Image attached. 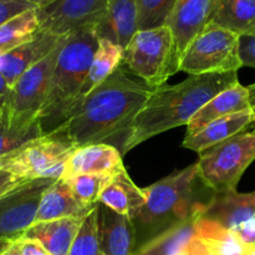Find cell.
Masks as SVG:
<instances>
[{
	"mask_svg": "<svg viewBox=\"0 0 255 255\" xmlns=\"http://www.w3.org/2000/svg\"><path fill=\"white\" fill-rule=\"evenodd\" d=\"M238 71L189 76L177 85L154 89L127 128L121 146L125 154L159 133L188 125L216 95L238 84Z\"/></svg>",
	"mask_w": 255,
	"mask_h": 255,
	"instance_id": "cell-2",
	"label": "cell"
},
{
	"mask_svg": "<svg viewBox=\"0 0 255 255\" xmlns=\"http://www.w3.org/2000/svg\"><path fill=\"white\" fill-rule=\"evenodd\" d=\"M248 110H251L248 89L238 82L216 95L192 117L187 125L186 136L194 134L216 120Z\"/></svg>",
	"mask_w": 255,
	"mask_h": 255,
	"instance_id": "cell-19",
	"label": "cell"
},
{
	"mask_svg": "<svg viewBox=\"0 0 255 255\" xmlns=\"http://www.w3.org/2000/svg\"><path fill=\"white\" fill-rule=\"evenodd\" d=\"M66 39L67 35H65L46 57L25 71L11 87L5 112V122L7 125L26 127L39 121V115L49 95L50 82L60 51Z\"/></svg>",
	"mask_w": 255,
	"mask_h": 255,
	"instance_id": "cell-8",
	"label": "cell"
},
{
	"mask_svg": "<svg viewBox=\"0 0 255 255\" xmlns=\"http://www.w3.org/2000/svg\"><path fill=\"white\" fill-rule=\"evenodd\" d=\"M218 0H176L167 26L172 30L179 64L192 41L208 26Z\"/></svg>",
	"mask_w": 255,
	"mask_h": 255,
	"instance_id": "cell-12",
	"label": "cell"
},
{
	"mask_svg": "<svg viewBox=\"0 0 255 255\" xmlns=\"http://www.w3.org/2000/svg\"><path fill=\"white\" fill-rule=\"evenodd\" d=\"M64 36L39 30L29 41L0 56V72L10 89L25 71L46 57L60 44Z\"/></svg>",
	"mask_w": 255,
	"mask_h": 255,
	"instance_id": "cell-14",
	"label": "cell"
},
{
	"mask_svg": "<svg viewBox=\"0 0 255 255\" xmlns=\"http://www.w3.org/2000/svg\"><path fill=\"white\" fill-rule=\"evenodd\" d=\"M92 208L84 206L65 179H56L44 193L36 222H50L64 218H85Z\"/></svg>",
	"mask_w": 255,
	"mask_h": 255,
	"instance_id": "cell-22",
	"label": "cell"
},
{
	"mask_svg": "<svg viewBox=\"0 0 255 255\" xmlns=\"http://www.w3.org/2000/svg\"><path fill=\"white\" fill-rule=\"evenodd\" d=\"M239 47L241 36L209 22L187 47L179 71L189 76L238 71L243 67Z\"/></svg>",
	"mask_w": 255,
	"mask_h": 255,
	"instance_id": "cell-7",
	"label": "cell"
},
{
	"mask_svg": "<svg viewBox=\"0 0 255 255\" xmlns=\"http://www.w3.org/2000/svg\"><path fill=\"white\" fill-rule=\"evenodd\" d=\"M97 224L102 252L105 255H133L134 227L127 216L116 213L97 203Z\"/></svg>",
	"mask_w": 255,
	"mask_h": 255,
	"instance_id": "cell-16",
	"label": "cell"
},
{
	"mask_svg": "<svg viewBox=\"0 0 255 255\" xmlns=\"http://www.w3.org/2000/svg\"><path fill=\"white\" fill-rule=\"evenodd\" d=\"M153 92L144 82L129 79L121 67L97 86L60 128L76 147L104 143L126 133Z\"/></svg>",
	"mask_w": 255,
	"mask_h": 255,
	"instance_id": "cell-1",
	"label": "cell"
},
{
	"mask_svg": "<svg viewBox=\"0 0 255 255\" xmlns=\"http://www.w3.org/2000/svg\"><path fill=\"white\" fill-rule=\"evenodd\" d=\"M52 1H55V0H49V1H47V4H50V2H52ZM46 4V5H47Z\"/></svg>",
	"mask_w": 255,
	"mask_h": 255,
	"instance_id": "cell-43",
	"label": "cell"
},
{
	"mask_svg": "<svg viewBox=\"0 0 255 255\" xmlns=\"http://www.w3.org/2000/svg\"><path fill=\"white\" fill-rule=\"evenodd\" d=\"M197 178V164L194 163L142 188L146 203L136 221L147 228H154L169 227L188 218L199 204V202L193 201Z\"/></svg>",
	"mask_w": 255,
	"mask_h": 255,
	"instance_id": "cell-4",
	"label": "cell"
},
{
	"mask_svg": "<svg viewBox=\"0 0 255 255\" xmlns=\"http://www.w3.org/2000/svg\"><path fill=\"white\" fill-rule=\"evenodd\" d=\"M99 40L96 27L67 35L50 82L49 95L39 115L44 134L56 131L80 107V94L99 47Z\"/></svg>",
	"mask_w": 255,
	"mask_h": 255,
	"instance_id": "cell-3",
	"label": "cell"
},
{
	"mask_svg": "<svg viewBox=\"0 0 255 255\" xmlns=\"http://www.w3.org/2000/svg\"><path fill=\"white\" fill-rule=\"evenodd\" d=\"M138 9V30L167 25L176 0H136Z\"/></svg>",
	"mask_w": 255,
	"mask_h": 255,
	"instance_id": "cell-31",
	"label": "cell"
},
{
	"mask_svg": "<svg viewBox=\"0 0 255 255\" xmlns=\"http://www.w3.org/2000/svg\"><path fill=\"white\" fill-rule=\"evenodd\" d=\"M211 22L238 36L255 37V0H218Z\"/></svg>",
	"mask_w": 255,
	"mask_h": 255,
	"instance_id": "cell-25",
	"label": "cell"
},
{
	"mask_svg": "<svg viewBox=\"0 0 255 255\" xmlns=\"http://www.w3.org/2000/svg\"><path fill=\"white\" fill-rule=\"evenodd\" d=\"M241 59L243 66L255 69V37L241 36Z\"/></svg>",
	"mask_w": 255,
	"mask_h": 255,
	"instance_id": "cell-33",
	"label": "cell"
},
{
	"mask_svg": "<svg viewBox=\"0 0 255 255\" xmlns=\"http://www.w3.org/2000/svg\"><path fill=\"white\" fill-rule=\"evenodd\" d=\"M84 218H64L35 223L24 237L40 242L51 255H69Z\"/></svg>",
	"mask_w": 255,
	"mask_h": 255,
	"instance_id": "cell-23",
	"label": "cell"
},
{
	"mask_svg": "<svg viewBox=\"0 0 255 255\" xmlns=\"http://www.w3.org/2000/svg\"><path fill=\"white\" fill-rule=\"evenodd\" d=\"M124 168L119 148L107 143L86 144L77 147L67 159L62 179L79 174H114Z\"/></svg>",
	"mask_w": 255,
	"mask_h": 255,
	"instance_id": "cell-15",
	"label": "cell"
},
{
	"mask_svg": "<svg viewBox=\"0 0 255 255\" xmlns=\"http://www.w3.org/2000/svg\"><path fill=\"white\" fill-rule=\"evenodd\" d=\"M124 64L151 89L163 86L169 76L179 71L172 30L167 25L138 30L125 49Z\"/></svg>",
	"mask_w": 255,
	"mask_h": 255,
	"instance_id": "cell-5",
	"label": "cell"
},
{
	"mask_svg": "<svg viewBox=\"0 0 255 255\" xmlns=\"http://www.w3.org/2000/svg\"><path fill=\"white\" fill-rule=\"evenodd\" d=\"M11 1L22 2V4H29V5H32V6H35V7H41V6H45L49 0H11Z\"/></svg>",
	"mask_w": 255,
	"mask_h": 255,
	"instance_id": "cell-39",
	"label": "cell"
},
{
	"mask_svg": "<svg viewBox=\"0 0 255 255\" xmlns=\"http://www.w3.org/2000/svg\"><path fill=\"white\" fill-rule=\"evenodd\" d=\"M4 121H5V115H4V112L0 111V125H1Z\"/></svg>",
	"mask_w": 255,
	"mask_h": 255,
	"instance_id": "cell-42",
	"label": "cell"
},
{
	"mask_svg": "<svg viewBox=\"0 0 255 255\" xmlns=\"http://www.w3.org/2000/svg\"><path fill=\"white\" fill-rule=\"evenodd\" d=\"M9 158H10V154H7V156H4V157H0V171H4V169H6Z\"/></svg>",
	"mask_w": 255,
	"mask_h": 255,
	"instance_id": "cell-40",
	"label": "cell"
},
{
	"mask_svg": "<svg viewBox=\"0 0 255 255\" xmlns=\"http://www.w3.org/2000/svg\"><path fill=\"white\" fill-rule=\"evenodd\" d=\"M247 89H248L249 94V105H251V110L253 112L255 122V84L249 85V86H247Z\"/></svg>",
	"mask_w": 255,
	"mask_h": 255,
	"instance_id": "cell-38",
	"label": "cell"
},
{
	"mask_svg": "<svg viewBox=\"0 0 255 255\" xmlns=\"http://www.w3.org/2000/svg\"><path fill=\"white\" fill-rule=\"evenodd\" d=\"M10 91L11 89L9 87V85L6 84L5 81L4 76L0 72V111L6 112V107H7V102H9V97H10Z\"/></svg>",
	"mask_w": 255,
	"mask_h": 255,
	"instance_id": "cell-36",
	"label": "cell"
},
{
	"mask_svg": "<svg viewBox=\"0 0 255 255\" xmlns=\"http://www.w3.org/2000/svg\"><path fill=\"white\" fill-rule=\"evenodd\" d=\"M114 174H79L65 181L69 183L76 198L84 206L94 208L99 203L100 194L102 193Z\"/></svg>",
	"mask_w": 255,
	"mask_h": 255,
	"instance_id": "cell-28",
	"label": "cell"
},
{
	"mask_svg": "<svg viewBox=\"0 0 255 255\" xmlns=\"http://www.w3.org/2000/svg\"><path fill=\"white\" fill-rule=\"evenodd\" d=\"M77 147L64 129L42 134L10 154L6 171L21 179L51 178L64 176L65 164Z\"/></svg>",
	"mask_w": 255,
	"mask_h": 255,
	"instance_id": "cell-9",
	"label": "cell"
},
{
	"mask_svg": "<svg viewBox=\"0 0 255 255\" xmlns=\"http://www.w3.org/2000/svg\"><path fill=\"white\" fill-rule=\"evenodd\" d=\"M255 161V129L241 132L201 153L197 174L214 193L237 191L244 172Z\"/></svg>",
	"mask_w": 255,
	"mask_h": 255,
	"instance_id": "cell-6",
	"label": "cell"
},
{
	"mask_svg": "<svg viewBox=\"0 0 255 255\" xmlns=\"http://www.w3.org/2000/svg\"><path fill=\"white\" fill-rule=\"evenodd\" d=\"M39 31L36 7L26 10L0 25V56L24 42L29 41Z\"/></svg>",
	"mask_w": 255,
	"mask_h": 255,
	"instance_id": "cell-27",
	"label": "cell"
},
{
	"mask_svg": "<svg viewBox=\"0 0 255 255\" xmlns=\"http://www.w3.org/2000/svg\"><path fill=\"white\" fill-rule=\"evenodd\" d=\"M35 6L22 2L11 1V0H0V25L4 24L11 17L26 11V10L34 9Z\"/></svg>",
	"mask_w": 255,
	"mask_h": 255,
	"instance_id": "cell-32",
	"label": "cell"
},
{
	"mask_svg": "<svg viewBox=\"0 0 255 255\" xmlns=\"http://www.w3.org/2000/svg\"><path fill=\"white\" fill-rule=\"evenodd\" d=\"M97 204L84 218L69 255H105L102 252L97 224Z\"/></svg>",
	"mask_w": 255,
	"mask_h": 255,
	"instance_id": "cell-29",
	"label": "cell"
},
{
	"mask_svg": "<svg viewBox=\"0 0 255 255\" xmlns=\"http://www.w3.org/2000/svg\"><path fill=\"white\" fill-rule=\"evenodd\" d=\"M124 47L107 39L99 40V47L95 52L89 74L80 94V106L97 86L106 81L119 69L121 62H124Z\"/></svg>",
	"mask_w": 255,
	"mask_h": 255,
	"instance_id": "cell-26",
	"label": "cell"
},
{
	"mask_svg": "<svg viewBox=\"0 0 255 255\" xmlns=\"http://www.w3.org/2000/svg\"><path fill=\"white\" fill-rule=\"evenodd\" d=\"M201 218V203L184 221L174 223L142 244L133 255H184L196 238L197 222Z\"/></svg>",
	"mask_w": 255,
	"mask_h": 255,
	"instance_id": "cell-18",
	"label": "cell"
},
{
	"mask_svg": "<svg viewBox=\"0 0 255 255\" xmlns=\"http://www.w3.org/2000/svg\"><path fill=\"white\" fill-rule=\"evenodd\" d=\"M184 255H209L207 249L204 248L203 244L198 241L197 238L193 239V242L191 243L189 248L187 249V252Z\"/></svg>",
	"mask_w": 255,
	"mask_h": 255,
	"instance_id": "cell-37",
	"label": "cell"
},
{
	"mask_svg": "<svg viewBox=\"0 0 255 255\" xmlns=\"http://www.w3.org/2000/svg\"><path fill=\"white\" fill-rule=\"evenodd\" d=\"M138 31V9L136 0H107L106 11L97 25L99 39H107L126 49Z\"/></svg>",
	"mask_w": 255,
	"mask_h": 255,
	"instance_id": "cell-17",
	"label": "cell"
},
{
	"mask_svg": "<svg viewBox=\"0 0 255 255\" xmlns=\"http://www.w3.org/2000/svg\"><path fill=\"white\" fill-rule=\"evenodd\" d=\"M99 203L109 207L116 213L127 216L133 222L146 203V196L143 189L133 183L126 168H124L112 176L100 194Z\"/></svg>",
	"mask_w": 255,
	"mask_h": 255,
	"instance_id": "cell-20",
	"label": "cell"
},
{
	"mask_svg": "<svg viewBox=\"0 0 255 255\" xmlns=\"http://www.w3.org/2000/svg\"><path fill=\"white\" fill-rule=\"evenodd\" d=\"M196 238L203 244L209 255H247L252 247L236 231L204 218L197 222Z\"/></svg>",
	"mask_w": 255,
	"mask_h": 255,
	"instance_id": "cell-24",
	"label": "cell"
},
{
	"mask_svg": "<svg viewBox=\"0 0 255 255\" xmlns=\"http://www.w3.org/2000/svg\"><path fill=\"white\" fill-rule=\"evenodd\" d=\"M44 134L39 121L26 127L10 126L6 122L0 125V157L14 153L29 142Z\"/></svg>",
	"mask_w": 255,
	"mask_h": 255,
	"instance_id": "cell-30",
	"label": "cell"
},
{
	"mask_svg": "<svg viewBox=\"0 0 255 255\" xmlns=\"http://www.w3.org/2000/svg\"><path fill=\"white\" fill-rule=\"evenodd\" d=\"M22 181H26V179H21L20 177L15 176L14 173L6 171V169L0 171V197L4 196L6 192H9L10 189L16 187Z\"/></svg>",
	"mask_w": 255,
	"mask_h": 255,
	"instance_id": "cell-35",
	"label": "cell"
},
{
	"mask_svg": "<svg viewBox=\"0 0 255 255\" xmlns=\"http://www.w3.org/2000/svg\"><path fill=\"white\" fill-rule=\"evenodd\" d=\"M56 179H26L0 197V241L16 242L36 222L46 189Z\"/></svg>",
	"mask_w": 255,
	"mask_h": 255,
	"instance_id": "cell-10",
	"label": "cell"
},
{
	"mask_svg": "<svg viewBox=\"0 0 255 255\" xmlns=\"http://www.w3.org/2000/svg\"><path fill=\"white\" fill-rule=\"evenodd\" d=\"M106 6L107 0H55L36 7L39 30L64 36L77 30L97 27Z\"/></svg>",
	"mask_w": 255,
	"mask_h": 255,
	"instance_id": "cell-11",
	"label": "cell"
},
{
	"mask_svg": "<svg viewBox=\"0 0 255 255\" xmlns=\"http://www.w3.org/2000/svg\"><path fill=\"white\" fill-rule=\"evenodd\" d=\"M16 244L19 248V255H51L40 242L35 239L22 237L21 239L16 241Z\"/></svg>",
	"mask_w": 255,
	"mask_h": 255,
	"instance_id": "cell-34",
	"label": "cell"
},
{
	"mask_svg": "<svg viewBox=\"0 0 255 255\" xmlns=\"http://www.w3.org/2000/svg\"><path fill=\"white\" fill-rule=\"evenodd\" d=\"M11 242H7V241H0V255L4 253L7 248L10 247Z\"/></svg>",
	"mask_w": 255,
	"mask_h": 255,
	"instance_id": "cell-41",
	"label": "cell"
},
{
	"mask_svg": "<svg viewBox=\"0 0 255 255\" xmlns=\"http://www.w3.org/2000/svg\"><path fill=\"white\" fill-rule=\"evenodd\" d=\"M201 218L238 232L244 224L255 219V191L214 193L207 203H201Z\"/></svg>",
	"mask_w": 255,
	"mask_h": 255,
	"instance_id": "cell-13",
	"label": "cell"
},
{
	"mask_svg": "<svg viewBox=\"0 0 255 255\" xmlns=\"http://www.w3.org/2000/svg\"><path fill=\"white\" fill-rule=\"evenodd\" d=\"M252 122H254L252 110L222 117L208 124L194 134L186 136L182 146L201 154L207 149L243 132Z\"/></svg>",
	"mask_w": 255,
	"mask_h": 255,
	"instance_id": "cell-21",
	"label": "cell"
}]
</instances>
